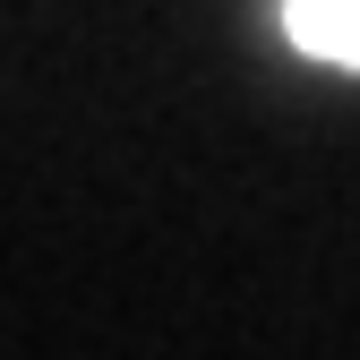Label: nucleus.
<instances>
[{
    "label": "nucleus",
    "mask_w": 360,
    "mask_h": 360,
    "mask_svg": "<svg viewBox=\"0 0 360 360\" xmlns=\"http://www.w3.org/2000/svg\"><path fill=\"white\" fill-rule=\"evenodd\" d=\"M292 34L326 60H360V0H292Z\"/></svg>",
    "instance_id": "1"
}]
</instances>
